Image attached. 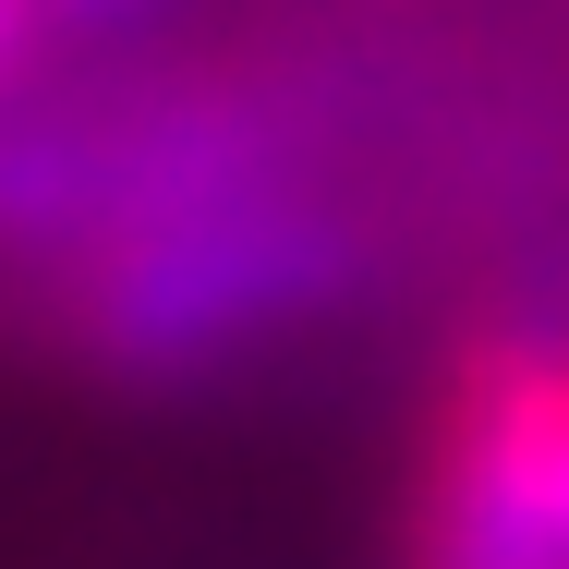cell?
Listing matches in <instances>:
<instances>
[{
    "instance_id": "obj_1",
    "label": "cell",
    "mask_w": 569,
    "mask_h": 569,
    "mask_svg": "<svg viewBox=\"0 0 569 569\" xmlns=\"http://www.w3.org/2000/svg\"><path fill=\"white\" fill-rule=\"evenodd\" d=\"M400 558L569 569V328H485L449 363L400 472Z\"/></svg>"
},
{
    "instance_id": "obj_2",
    "label": "cell",
    "mask_w": 569,
    "mask_h": 569,
    "mask_svg": "<svg viewBox=\"0 0 569 569\" xmlns=\"http://www.w3.org/2000/svg\"><path fill=\"white\" fill-rule=\"evenodd\" d=\"M61 0H0V133L49 98V61H61Z\"/></svg>"
},
{
    "instance_id": "obj_3",
    "label": "cell",
    "mask_w": 569,
    "mask_h": 569,
    "mask_svg": "<svg viewBox=\"0 0 569 569\" xmlns=\"http://www.w3.org/2000/svg\"><path fill=\"white\" fill-rule=\"evenodd\" d=\"M121 12H146V0H61V24H73V37H98V24H121Z\"/></svg>"
},
{
    "instance_id": "obj_4",
    "label": "cell",
    "mask_w": 569,
    "mask_h": 569,
    "mask_svg": "<svg viewBox=\"0 0 569 569\" xmlns=\"http://www.w3.org/2000/svg\"><path fill=\"white\" fill-rule=\"evenodd\" d=\"M400 569H521V558H400Z\"/></svg>"
}]
</instances>
